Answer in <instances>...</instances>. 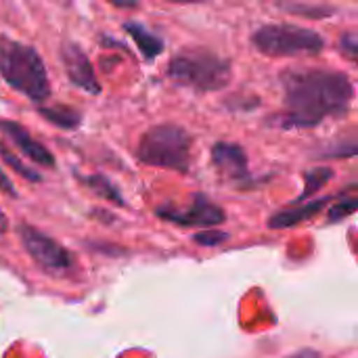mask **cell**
I'll use <instances>...</instances> for the list:
<instances>
[{"mask_svg": "<svg viewBox=\"0 0 358 358\" xmlns=\"http://www.w3.org/2000/svg\"><path fill=\"white\" fill-rule=\"evenodd\" d=\"M252 44L266 57L319 55L325 40L319 31L296 23H268L252 34Z\"/></svg>", "mask_w": 358, "mask_h": 358, "instance_id": "5", "label": "cell"}, {"mask_svg": "<svg viewBox=\"0 0 358 358\" xmlns=\"http://www.w3.org/2000/svg\"><path fill=\"white\" fill-rule=\"evenodd\" d=\"M287 358H321V355L317 350H310V348H304V350H298L294 355H289Z\"/></svg>", "mask_w": 358, "mask_h": 358, "instance_id": "23", "label": "cell"}, {"mask_svg": "<svg viewBox=\"0 0 358 358\" xmlns=\"http://www.w3.org/2000/svg\"><path fill=\"white\" fill-rule=\"evenodd\" d=\"M0 132L19 149V153H23L34 164H38L42 168H55L52 153L42 143H38L21 124H17L13 120H0Z\"/></svg>", "mask_w": 358, "mask_h": 358, "instance_id": "9", "label": "cell"}, {"mask_svg": "<svg viewBox=\"0 0 358 358\" xmlns=\"http://www.w3.org/2000/svg\"><path fill=\"white\" fill-rule=\"evenodd\" d=\"M0 76L31 103L42 105L50 96L48 73L38 50L6 34H0Z\"/></svg>", "mask_w": 358, "mask_h": 358, "instance_id": "2", "label": "cell"}, {"mask_svg": "<svg viewBox=\"0 0 358 358\" xmlns=\"http://www.w3.org/2000/svg\"><path fill=\"white\" fill-rule=\"evenodd\" d=\"M61 61L65 67V73L69 78V82L78 88H82L88 94H99L101 92V84L96 80L94 67L88 59V55L84 52L82 46H78L76 42H63L61 46Z\"/></svg>", "mask_w": 358, "mask_h": 358, "instance_id": "8", "label": "cell"}, {"mask_svg": "<svg viewBox=\"0 0 358 358\" xmlns=\"http://www.w3.org/2000/svg\"><path fill=\"white\" fill-rule=\"evenodd\" d=\"M17 233H19V239H21L25 252L46 273L61 277V275H67L73 271V264H76L73 256L59 241H55L52 237L44 235L42 231H38L29 224H21L17 229Z\"/></svg>", "mask_w": 358, "mask_h": 358, "instance_id": "6", "label": "cell"}, {"mask_svg": "<svg viewBox=\"0 0 358 358\" xmlns=\"http://www.w3.org/2000/svg\"><path fill=\"white\" fill-rule=\"evenodd\" d=\"M281 128H315L348 111L355 96L350 78L327 67H289L281 73Z\"/></svg>", "mask_w": 358, "mask_h": 358, "instance_id": "1", "label": "cell"}, {"mask_svg": "<svg viewBox=\"0 0 358 358\" xmlns=\"http://www.w3.org/2000/svg\"><path fill=\"white\" fill-rule=\"evenodd\" d=\"M338 48H340V55H344L348 61L358 65V29H350L342 34L338 40Z\"/></svg>", "mask_w": 358, "mask_h": 358, "instance_id": "19", "label": "cell"}, {"mask_svg": "<svg viewBox=\"0 0 358 358\" xmlns=\"http://www.w3.org/2000/svg\"><path fill=\"white\" fill-rule=\"evenodd\" d=\"M6 229H8V220H6V216H4V212H2V208H0V235H2Z\"/></svg>", "mask_w": 358, "mask_h": 358, "instance_id": "24", "label": "cell"}, {"mask_svg": "<svg viewBox=\"0 0 358 358\" xmlns=\"http://www.w3.org/2000/svg\"><path fill=\"white\" fill-rule=\"evenodd\" d=\"M227 239H229V235L222 233V231H216V229H208V231L195 235V241L199 245H218V243H222Z\"/></svg>", "mask_w": 358, "mask_h": 358, "instance_id": "20", "label": "cell"}, {"mask_svg": "<svg viewBox=\"0 0 358 358\" xmlns=\"http://www.w3.org/2000/svg\"><path fill=\"white\" fill-rule=\"evenodd\" d=\"M355 155H358V132L338 134L313 153L317 159H348Z\"/></svg>", "mask_w": 358, "mask_h": 358, "instance_id": "12", "label": "cell"}, {"mask_svg": "<svg viewBox=\"0 0 358 358\" xmlns=\"http://www.w3.org/2000/svg\"><path fill=\"white\" fill-rule=\"evenodd\" d=\"M0 157L4 159L6 166H10V168H13L19 176H23L25 180H31V182H40V180H42V176H40L36 170L27 168V166H25V164H23V162L4 145V143H0Z\"/></svg>", "mask_w": 358, "mask_h": 358, "instance_id": "17", "label": "cell"}, {"mask_svg": "<svg viewBox=\"0 0 358 358\" xmlns=\"http://www.w3.org/2000/svg\"><path fill=\"white\" fill-rule=\"evenodd\" d=\"M212 162H214L216 170L229 180L239 182V180H245L250 174L248 153L237 143H227V141L216 143L212 147Z\"/></svg>", "mask_w": 358, "mask_h": 358, "instance_id": "10", "label": "cell"}, {"mask_svg": "<svg viewBox=\"0 0 358 358\" xmlns=\"http://www.w3.org/2000/svg\"><path fill=\"white\" fill-rule=\"evenodd\" d=\"M193 136L178 124H157L149 128L136 147V157L153 168L187 172L191 166Z\"/></svg>", "mask_w": 358, "mask_h": 358, "instance_id": "4", "label": "cell"}, {"mask_svg": "<svg viewBox=\"0 0 358 358\" xmlns=\"http://www.w3.org/2000/svg\"><path fill=\"white\" fill-rule=\"evenodd\" d=\"M0 191H4L6 195H10V197H17V191H15V187H13V182H10V178L4 174V170L0 168Z\"/></svg>", "mask_w": 358, "mask_h": 358, "instance_id": "21", "label": "cell"}, {"mask_svg": "<svg viewBox=\"0 0 358 358\" xmlns=\"http://www.w3.org/2000/svg\"><path fill=\"white\" fill-rule=\"evenodd\" d=\"M38 111L46 122H50L63 130H76L82 124V113L69 105H40Z\"/></svg>", "mask_w": 358, "mask_h": 358, "instance_id": "14", "label": "cell"}, {"mask_svg": "<svg viewBox=\"0 0 358 358\" xmlns=\"http://www.w3.org/2000/svg\"><path fill=\"white\" fill-rule=\"evenodd\" d=\"M331 178H334V170H331V168H325V166L310 168V170L304 174V191H302V195L298 197L296 203L306 201L308 197H313L315 193H319Z\"/></svg>", "mask_w": 358, "mask_h": 358, "instance_id": "16", "label": "cell"}, {"mask_svg": "<svg viewBox=\"0 0 358 358\" xmlns=\"http://www.w3.org/2000/svg\"><path fill=\"white\" fill-rule=\"evenodd\" d=\"M168 2H182V4H199V2H206V0H168Z\"/></svg>", "mask_w": 358, "mask_h": 358, "instance_id": "25", "label": "cell"}, {"mask_svg": "<svg viewBox=\"0 0 358 358\" xmlns=\"http://www.w3.org/2000/svg\"><path fill=\"white\" fill-rule=\"evenodd\" d=\"M80 182H84L99 197H103V199H107V201H111L115 206H124V197L120 195L117 187L109 178H105L101 174H92V176H80Z\"/></svg>", "mask_w": 358, "mask_h": 358, "instance_id": "15", "label": "cell"}, {"mask_svg": "<svg viewBox=\"0 0 358 358\" xmlns=\"http://www.w3.org/2000/svg\"><path fill=\"white\" fill-rule=\"evenodd\" d=\"M107 2H111L117 8H136L141 4V0H107Z\"/></svg>", "mask_w": 358, "mask_h": 358, "instance_id": "22", "label": "cell"}, {"mask_svg": "<svg viewBox=\"0 0 358 358\" xmlns=\"http://www.w3.org/2000/svg\"><path fill=\"white\" fill-rule=\"evenodd\" d=\"M357 210H358V193L357 195H350V197H342L340 201H336V203L329 208L327 220H329V222L344 220V218H348L350 214H355Z\"/></svg>", "mask_w": 358, "mask_h": 358, "instance_id": "18", "label": "cell"}, {"mask_svg": "<svg viewBox=\"0 0 358 358\" xmlns=\"http://www.w3.org/2000/svg\"><path fill=\"white\" fill-rule=\"evenodd\" d=\"M334 197H321V199H310V201H300L294 208H285L268 218V229H289L296 227L313 216H317Z\"/></svg>", "mask_w": 358, "mask_h": 358, "instance_id": "11", "label": "cell"}, {"mask_svg": "<svg viewBox=\"0 0 358 358\" xmlns=\"http://www.w3.org/2000/svg\"><path fill=\"white\" fill-rule=\"evenodd\" d=\"M168 78L197 92H216L231 82L233 67L229 59H222L212 50L185 48L170 59Z\"/></svg>", "mask_w": 358, "mask_h": 358, "instance_id": "3", "label": "cell"}, {"mask_svg": "<svg viewBox=\"0 0 358 358\" xmlns=\"http://www.w3.org/2000/svg\"><path fill=\"white\" fill-rule=\"evenodd\" d=\"M124 29L132 36V40L136 42V46H138V50H141V55H143L145 59H155V57L162 55V50H164V40H162L159 36H155L153 31H149L145 25L132 21V23H126Z\"/></svg>", "mask_w": 358, "mask_h": 358, "instance_id": "13", "label": "cell"}, {"mask_svg": "<svg viewBox=\"0 0 358 358\" xmlns=\"http://www.w3.org/2000/svg\"><path fill=\"white\" fill-rule=\"evenodd\" d=\"M155 214L168 222L180 224V227H203L214 229L227 220V214L220 206H216L206 195L197 193L189 208H174V206H162L155 210Z\"/></svg>", "mask_w": 358, "mask_h": 358, "instance_id": "7", "label": "cell"}]
</instances>
